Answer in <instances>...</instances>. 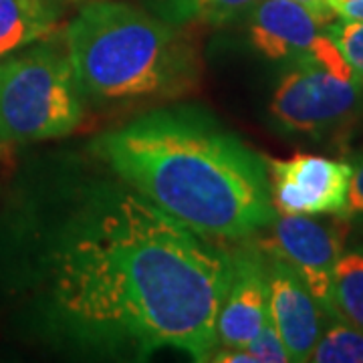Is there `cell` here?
Masks as SVG:
<instances>
[{"mask_svg":"<svg viewBox=\"0 0 363 363\" xmlns=\"http://www.w3.org/2000/svg\"><path fill=\"white\" fill-rule=\"evenodd\" d=\"M269 259V317L291 362H311L327 313L289 262L267 252Z\"/></svg>","mask_w":363,"mask_h":363,"instance_id":"cell-9","label":"cell"},{"mask_svg":"<svg viewBox=\"0 0 363 363\" xmlns=\"http://www.w3.org/2000/svg\"><path fill=\"white\" fill-rule=\"evenodd\" d=\"M325 33L333 39L353 73L363 83V21L341 18L339 23H329Z\"/></svg>","mask_w":363,"mask_h":363,"instance_id":"cell-15","label":"cell"},{"mask_svg":"<svg viewBox=\"0 0 363 363\" xmlns=\"http://www.w3.org/2000/svg\"><path fill=\"white\" fill-rule=\"evenodd\" d=\"M321 33V23L293 0H259L248 13L250 45L272 61L307 55Z\"/></svg>","mask_w":363,"mask_h":363,"instance_id":"cell-10","label":"cell"},{"mask_svg":"<svg viewBox=\"0 0 363 363\" xmlns=\"http://www.w3.org/2000/svg\"><path fill=\"white\" fill-rule=\"evenodd\" d=\"M63 11V0H0V59L49 39Z\"/></svg>","mask_w":363,"mask_h":363,"instance_id":"cell-11","label":"cell"},{"mask_svg":"<svg viewBox=\"0 0 363 363\" xmlns=\"http://www.w3.org/2000/svg\"><path fill=\"white\" fill-rule=\"evenodd\" d=\"M333 319L363 329V247L343 250L335 264Z\"/></svg>","mask_w":363,"mask_h":363,"instance_id":"cell-12","label":"cell"},{"mask_svg":"<svg viewBox=\"0 0 363 363\" xmlns=\"http://www.w3.org/2000/svg\"><path fill=\"white\" fill-rule=\"evenodd\" d=\"M293 2H297L301 6H305L309 13L321 23V25H329L337 14L333 13V9H331V4H329V0H293Z\"/></svg>","mask_w":363,"mask_h":363,"instance_id":"cell-19","label":"cell"},{"mask_svg":"<svg viewBox=\"0 0 363 363\" xmlns=\"http://www.w3.org/2000/svg\"><path fill=\"white\" fill-rule=\"evenodd\" d=\"M87 99L65 39H43L0 59V154L61 140L83 125Z\"/></svg>","mask_w":363,"mask_h":363,"instance_id":"cell-4","label":"cell"},{"mask_svg":"<svg viewBox=\"0 0 363 363\" xmlns=\"http://www.w3.org/2000/svg\"><path fill=\"white\" fill-rule=\"evenodd\" d=\"M351 162V182L350 194H347V206L341 218H363V150L353 154Z\"/></svg>","mask_w":363,"mask_h":363,"instance_id":"cell-17","label":"cell"},{"mask_svg":"<svg viewBox=\"0 0 363 363\" xmlns=\"http://www.w3.org/2000/svg\"><path fill=\"white\" fill-rule=\"evenodd\" d=\"M91 150L162 212L216 240L259 236L277 218L267 157L198 107H162L101 133Z\"/></svg>","mask_w":363,"mask_h":363,"instance_id":"cell-2","label":"cell"},{"mask_svg":"<svg viewBox=\"0 0 363 363\" xmlns=\"http://www.w3.org/2000/svg\"><path fill=\"white\" fill-rule=\"evenodd\" d=\"M63 39L85 99L101 107L172 101L202 81L200 51L182 26L125 2L85 4Z\"/></svg>","mask_w":363,"mask_h":363,"instance_id":"cell-3","label":"cell"},{"mask_svg":"<svg viewBox=\"0 0 363 363\" xmlns=\"http://www.w3.org/2000/svg\"><path fill=\"white\" fill-rule=\"evenodd\" d=\"M317 363H363V329L329 317L311 353Z\"/></svg>","mask_w":363,"mask_h":363,"instance_id":"cell-14","label":"cell"},{"mask_svg":"<svg viewBox=\"0 0 363 363\" xmlns=\"http://www.w3.org/2000/svg\"><path fill=\"white\" fill-rule=\"evenodd\" d=\"M269 111L285 133L323 138L362 116L363 83L323 30L311 51L281 77Z\"/></svg>","mask_w":363,"mask_h":363,"instance_id":"cell-5","label":"cell"},{"mask_svg":"<svg viewBox=\"0 0 363 363\" xmlns=\"http://www.w3.org/2000/svg\"><path fill=\"white\" fill-rule=\"evenodd\" d=\"M267 166L277 214L343 216L351 162L298 152L291 157H267Z\"/></svg>","mask_w":363,"mask_h":363,"instance_id":"cell-7","label":"cell"},{"mask_svg":"<svg viewBox=\"0 0 363 363\" xmlns=\"http://www.w3.org/2000/svg\"><path fill=\"white\" fill-rule=\"evenodd\" d=\"M264 230L269 234L257 240L262 250L289 262L333 319V271L345 250L347 218L319 222L305 214H277Z\"/></svg>","mask_w":363,"mask_h":363,"instance_id":"cell-6","label":"cell"},{"mask_svg":"<svg viewBox=\"0 0 363 363\" xmlns=\"http://www.w3.org/2000/svg\"><path fill=\"white\" fill-rule=\"evenodd\" d=\"M230 250L109 172L33 166L0 214V323L69 355L206 362Z\"/></svg>","mask_w":363,"mask_h":363,"instance_id":"cell-1","label":"cell"},{"mask_svg":"<svg viewBox=\"0 0 363 363\" xmlns=\"http://www.w3.org/2000/svg\"><path fill=\"white\" fill-rule=\"evenodd\" d=\"M329 4L343 21H363V0H329Z\"/></svg>","mask_w":363,"mask_h":363,"instance_id":"cell-18","label":"cell"},{"mask_svg":"<svg viewBox=\"0 0 363 363\" xmlns=\"http://www.w3.org/2000/svg\"><path fill=\"white\" fill-rule=\"evenodd\" d=\"M230 250V277L216 319L220 347H245L271 321L269 317V259L257 240Z\"/></svg>","mask_w":363,"mask_h":363,"instance_id":"cell-8","label":"cell"},{"mask_svg":"<svg viewBox=\"0 0 363 363\" xmlns=\"http://www.w3.org/2000/svg\"><path fill=\"white\" fill-rule=\"evenodd\" d=\"M259 0H157L160 18L174 25H224L248 14Z\"/></svg>","mask_w":363,"mask_h":363,"instance_id":"cell-13","label":"cell"},{"mask_svg":"<svg viewBox=\"0 0 363 363\" xmlns=\"http://www.w3.org/2000/svg\"><path fill=\"white\" fill-rule=\"evenodd\" d=\"M245 350L257 359V363H286L289 359V353H286L283 341L279 337L274 325L269 323L262 327L257 337L252 339L250 343L245 345Z\"/></svg>","mask_w":363,"mask_h":363,"instance_id":"cell-16","label":"cell"}]
</instances>
